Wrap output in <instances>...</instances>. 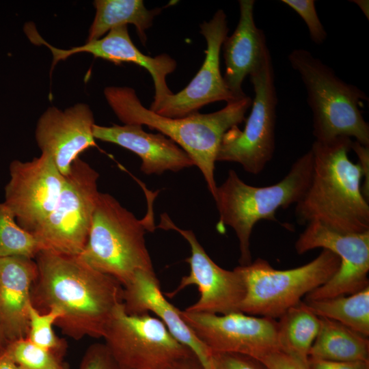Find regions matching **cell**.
Segmentation results:
<instances>
[{"label":"cell","instance_id":"1","mask_svg":"<svg viewBox=\"0 0 369 369\" xmlns=\"http://www.w3.org/2000/svg\"><path fill=\"white\" fill-rule=\"evenodd\" d=\"M34 260L38 275L31 289L32 305L41 313L58 309L62 315L55 325L72 339L102 338L123 303V286L79 255L42 249Z\"/></svg>","mask_w":369,"mask_h":369},{"label":"cell","instance_id":"2","mask_svg":"<svg viewBox=\"0 0 369 369\" xmlns=\"http://www.w3.org/2000/svg\"><path fill=\"white\" fill-rule=\"evenodd\" d=\"M352 141L347 137L314 141L312 178L295 207L300 223L318 221L342 233L369 231L368 200L361 190L363 172L348 156Z\"/></svg>","mask_w":369,"mask_h":369},{"label":"cell","instance_id":"3","mask_svg":"<svg viewBox=\"0 0 369 369\" xmlns=\"http://www.w3.org/2000/svg\"><path fill=\"white\" fill-rule=\"evenodd\" d=\"M107 101L124 124L146 125L174 141L192 159L202 174L213 197L217 184L215 167L224 134L245 120L252 100L245 96L227 102L223 109L210 113H195L183 118L161 115L145 107L135 91L128 87H107Z\"/></svg>","mask_w":369,"mask_h":369},{"label":"cell","instance_id":"4","mask_svg":"<svg viewBox=\"0 0 369 369\" xmlns=\"http://www.w3.org/2000/svg\"><path fill=\"white\" fill-rule=\"evenodd\" d=\"M312 169L310 149L293 163L280 181L271 185H249L234 170H229L213 197L219 217L217 228L223 232L228 226L234 231L238 241L241 266L252 262L250 238L255 224L262 219L277 221V209L297 204L309 187Z\"/></svg>","mask_w":369,"mask_h":369},{"label":"cell","instance_id":"5","mask_svg":"<svg viewBox=\"0 0 369 369\" xmlns=\"http://www.w3.org/2000/svg\"><path fill=\"white\" fill-rule=\"evenodd\" d=\"M288 59L305 88L315 140L353 137L369 146V125L360 110L368 100L366 94L339 78L331 67L308 50L294 49Z\"/></svg>","mask_w":369,"mask_h":369},{"label":"cell","instance_id":"6","mask_svg":"<svg viewBox=\"0 0 369 369\" xmlns=\"http://www.w3.org/2000/svg\"><path fill=\"white\" fill-rule=\"evenodd\" d=\"M111 195L99 193L86 244L79 255L123 286L138 271L154 273L146 247L149 229Z\"/></svg>","mask_w":369,"mask_h":369},{"label":"cell","instance_id":"7","mask_svg":"<svg viewBox=\"0 0 369 369\" xmlns=\"http://www.w3.org/2000/svg\"><path fill=\"white\" fill-rule=\"evenodd\" d=\"M340 265L339 256L325 249L308 263L288 270L275 269L260 258L248 265H239L234 269L245 286L240 312L279 318L303 296L327 282Z\"/></svg>","mask_w":369,"mask_h":369},{"label":"cell","instance_id":"8","mask_svg":"<svg viewBox=\"0 0 369 369\" xmlns=\"http://www.w3.org/2000/svg\"><path fill=\"white\" fill-rule=\"evenodd\" d=\"M102 338L120 369H172L194 355L158 318L148 312L128 314L123 303L114 310Z\"/></svg>","mask_w":369,"mask_h":369},{"label":"cell","instance_id":"9","mask_svg":"<svg viewBox=\"0 0 369 369\" xmlns=\"http://www.w3.org/2000/svg\"><path fill=\"white\" fill-rule=\"evenodd\" d=\"M249 77L254 91L251 113L243 131L235 126L224 134L216 161L236 163L257 175L272 159L275 148L277 97L270 51Z\"/></svg>","mask_w":369,"mask_h":369},{"label":"cell","instance_id":"10","mask_svg":"<svg viewBox=\"0 0 369 369\" xmlns=\"http://www.w3.org/2000/svg\"><path fill=\"white\" fill-rule=\"evenodd\" d=\"M98 178L87 162L79 158L73 163L54 210L33 234L42 249L81 254L100 193Z\"/></svg>","mask_w":369,"mask_h":369},{"label":"cell","instance_id":"11","mask_svg":"<svg viewBox=\"0 0 369 369\" xmlns=\"http://www.w3.org/2000/svg\"><path fill=\"white\" fill-rule=\"evenodd\" d=\"M158 228L178 232L191 249V256L186 259L189 264V274L182 277L177 288L166 295L174 297L186 287L195 285L200 298L184 311L215 314L240 312L245 295V286L241 275L234 269L228 271L217 265L205 251L193 232L177 226L166 213L161 215Z\"/></svg>","mask_w":369,"mask_h":369},{"label":"cell","instance_id":"12","mask_svg":"<svg viewBox=\"0 0 369 369\" xmlns=\"http://www.w3.org/2000/svg\"><path fill=\"white\" fill-rule=\"evenodd\" d=\"M307 224L295 242L296 252L328 249L339 256L340 265L327 282L306 295L305 300L352 295L369 286V231L342 233L318 221Z\"/></svg>","mask_w":369,"mask_h":369},{"label":"cell","instance_id":"13","mask_svg":"<svg viewBox=\"0 0 369 369\" xmlns=\"http://www.w3.org/2000/svg\"><path fill=\"white\" fill-rule=\"evenodd\" d=\"M180 313L212 352L236 353L260 359L280 351L276 319L241 312L215 314L180 310Z\"/></svg>","mask_w":369,"mask_h":369},{"label":"cell","instance_id":"14","mask_svg":"<svg viewBox=\"0 0 369 369\" xmlns=\"http://www.w3.org/2000/svg\"><path fill=\"white\" fill-rule=\"evenodd\" d=\"M9 172L3 202L19 226L33 234L54 210L65 176L43 154L29 161H12Z\"/></svg>","mask_w":369,"mask_h":369},{"label":"cell","instance_id":"15","mask_svg":"<svg viewBox=\"0 0 369 369\" xmlns=\"http://www.w3.org/2000/svg\"><path fill=\"white\" fill-rule=\"evenodd\" d=\"M200 27L206 42L204 61L191 82L179 92L168 96L154 111L161 115L183 118L197 113L209 103L222 100L227 103L236 99L226 86L220 70L221 46L228 33L226 13L218 10Z\"/></svg>","mask_w":369,"mask_h":369},{"label":"cell","instance_id":"16","mask_svg":"<svg viewBox=\"0 0 369 369\" xmlns=\"http://www.w3.org/2000/svg\"><path fill=\"white\" fill-rule=\"evenodd\" d=\"M92 110L78 103L64 111L49 107L39 118L35 138L41 154L49 156L64 176L81 153L96 146Z\"/></svg>","mask_w":369,"mask_h":369},{"label":"cell","instance_id":"17","mask_svg":"<svg viewBox=\"0 0 369 369\" xmlns=\"http://www.w3.org/2000/svg\"><path fill=\"white\" fill-rule=\"evenodd\" d=\"M45 46L53 55L52 68L59 61L79 53H88L115 64L133 63L143 67L148 71L154 82L155 94L148 108L152 111H155L168 96L174 94L166 83V77L176 70L177 64L175 59L166 53L156 57L142 53L131 40L126 25L111 29L107 36L98 40L69 49H57L49 43Z\"/></svg>","mask_w":369,"mask_h":369},{"label":"cell","instance_id":"18","mask_svg":"<svg viewBox=\"0 0 369 369\" xmlns=\"http://www.w3.org/2000/svg\"><path fill=\"white\" fill-rule=\"evenodd\" d=\"M123 288V304L128 314L151 312L178 342L193 352L204 369H212V351L184 322L180 310L166 299L154 273L138 271Z\"/></svg>","mask_w":369,"mask_h":369},{"label":"cell","instance_id":"19","mask_svg":"<svg viewBox=\"0 0 369 369\" xmlns=\"http://www.w3.org/2000/svg\"><path fill=\"white\" fill-rule=\"evenodd\" d=\"M95 139L123 147L141 159L140 170L146 175H160L165 172H179L195 166L191 156L174 141L159 133H149L139 124H94Z\"/></svg>","mask_w":369,"mask_h":369},{"label":"cell","instance_id":"20","mask_svg":"<svg viewBox=\"0 0 369 369\" xmlns=\"http://www.w3.org/2000/svg\"><path fill=\"white\" fill-rule=\"evenodd\" d=\"M238 4L237 26L221 46L226 64L223 81L236 99L246 96L242 88L245 78L260 67L269 51L264 31L255 23V1L240 0Z\"/></svg>","mask_w":369,"mask_h":369},{"label":"cell","instance_id":"21","mask_svg":"<svg viewBox=\"0 0 369 369\" xmlns=\"http://www.w3.org/2000/svg\"><path fill=\"white\" fill-rule=\"evenodd\" d=\"M37 275L33 258H0V325L8 344L27 338L31 289Z\"/></svg>","mask_w":369,"mask_h":369},{"label":"cell","instance_id":"22","mask_svg":"<svg viewBox=\"0 0 369 369\" xmlns=\"http://www.w3.org/2000/svg\"><path fill=\"white\" fill-rule=\"evenodd\" d=\"M96 14L89 30L87 42L98 40L111 29L133 25L138 36L146 46V31L153 24L154 17L162 8L148 10L142 0H96Z\"/></svg>","mask_w":369,"mask_h":369},{"label":"cell","instance_id":"23","mask_svg":"<svg viewBox=\"0 0 369 369\" xmlns=\"http://www.w3.org/2000/svg\"><path fill=\"white\" fill-rule=\"evenodd\" d=\"M320 329L310 348L309 359L369 361V339L333 320L320 318Z\"/></svg>","mask_w":369,"mask_h":369},{"label":"cell","instance_id":"24","mask_svg":"<svg viewBox=\"0 0 369 369\" xmlns=\"http://www.w3.org/2000/svg\"><path fill=\"white\" fill-rule=\"evenodd\" d=\"M320 325V318L303 301L290 308L277 321V341L280 351L309 364V353Z\"/></svg>","mask_w":369,"mask_h":369},{"label":"cell","instance_id":"25","mask_svg":"<svg viewBox=\"0 0 369 369\" xmlns=\"http://www.w3.org/2000/svg\"><path fill=\"white\" fill-rule=\"evenodd\" d=\"M303 302L319 318L337 321L368 338L369 286L352 295Z\"/></svg>","mask_w":369,"mask_h":369},{"label":"cell","instance_id":"26","mask_svg":"<svg viewBox=\"0 0 369 369\" xmlns=\"http://www.w3.org/2000/svg\"><path fill=\"white\" fill-rule=\"evenodd\" d=\"M42 249L34 235L20 227L8 207L0 202V258L23 256L34 259Z\"/></svg>","mask_w":369,"mask_h":369},{"label":"cell","instance_id":"27","mask_svg":"<svg viewBox=\"0 0 369 369\" xmlns=\"http://www.w3.org/2000/svg\"><path fill=\"white\" fill-rule=\"evenodd\" d=\"M62 315V312L56 308L41 313L31 303L29 308V329L27 338L36 345L63 358L66 342L57 337L53 329V325Z\"/></svg>","mask_w":369,"mask_h":369},{"label":"cell","instance_id":"28","mask_svg":"<svg viewBox=\"0 0 369 369\" xmlns=\"http://www.w3.org/2000/svg\"><path fill=\"white\" fill-rule=\"evenodd\" d=\"M7 350L16 364L27 369H63L67 365L63 358L27 338L10 342Z\"/></svg>","mask_w":369,"mask_h":369},{"label":"cell","instance_id":"29","mask_svg":"<svg viewBox=\"0 0 369 369\" xmlns=\"http://www.w3.org/2000/svg\"><path fill=\"white\" fill-rule=\"evenodd\" d=\"M303 20L308 27L310 37L316 44H323L327 33L320 20L314 0H282Z\"/></svg>","mask_w":369,"mask_h":369},{"label":"cell","instance_id":"30","mask_svg":"<svg viewBox=\"0 0 369 369\" xmlns=\"http://www.w3.org/2000/svg\"><path fill=\"white\" fill-rule=\"evenodd\" d=\"M212 369H269L257 359L236 353L212 352Z\"/></svg>","mask_w":369,"mask_h":369},{"label":"cell","instance_id":"31","mask_svg":"<svg viewBox=\"0 0 369 369\" xmlns=\"http://www.w3.org/2000/svg\"><path fill=\"white\" fill-rule=\"evenodd\" d=\"M79 369H120L105 344L96 343L85 353Z\"/></svg>","mask_w":369,"mask_h":369},{"label":"cell","instance_id":"32","mask_svg":"<svg viewBox=\"0 0 369 369\" xmlns=\"http://www.w3.org/2000/svg\"><path fill=\"white\" fill-rule=\"evenodd\" d=\"M258 360L269 369H309V364L281 351L271 352Z\"/></svg>","mask_w":369,"mask_h":369},{"label":"cell","instance_id":"33","mask_svg":"<svg viewBox=\"0 0 369 369\" xmlns=\"http://www.w3.org/2000/svg\"><path fill=\"white\" fill-rule=\"evenodd\" d=\"M351 150L357 154L364 175V183L361 190L364 197L368 200L369 197V146H364L357 141H353Z\"/></svg>","mask_w":369,"mask_h":369},{"label":"cell","instance_id":"34","mask_svg":"<svg viewBox=\"0 0 369 369\" xmlns=\"http://www.w3.org/2000/svg\"><path fill=\"white\" fill-rule=\"evenodd\" d=\"M309 369H369V361H336L309 359Z\"/></svg>","mask_w":369,"mask_h":369},{"label":"cell","instance_id":"35","mask_svg":"<svg viewBox=\"0 0 369 369\" xmlns=\"http://www.w3.org/2000/svg\"><path fill=\"white\" fill-rule=\"evenodd\" d=\"M172 369H204L197 357L193 355L178 361Z\"/></svg>","mask_w":369,"mask_h":369},{"label":"cell","instance_id":"36","mask_svg":"<svg viewBox=\"0 0 369 369\" xmlns=\"http://www.w3.org/2000/svg\"><path fill=\"white\" fill-rule=\"evenodd\" d=\"M0 369H20L7 350V346L0 351Z\"/></svg>","mask_w":369,"mask_h":369},{"label":"cell","instance_id":"37","mask_svg":"<svg viewBox=\"0 0 369 369\" xmlns=\"http://www.w3.org/2000/svg\"><path fill=\"white\" fill-rule=\"evenodd\" d=\"M355 2V4L358 5L362 12L365 14L367 18H369V9H368V1L366 0H355L351 1Z\"/></svg>","mask_w":369,"mask_h":369},{"label":"cell","instance_id":"38","mask_svg":"<svg viewBox=\"0 0 369 369\" xmlns=\"http://www.w3.org/2000/svg\"><path fill=\"white\" fill-rule=\"evenodd\" d=\"M8 344V342L5 338L2 329L0 325V351L5 348Z\"/></svg>","mask_w":369,"mask_h":369},{"label":"cell","instance_id":"39","mask_svg":"<svg viewBox=\"0 0 369 369\" xmlns=\"http://www.w3.org/2000/svg\"><path fill=\"white\" fill-rule=\"evenodd\" d=\"M20 369H27V368L20 366ZM63 369H70V368H69L68 365L67 364Z\"/></svg>","mask_w":369,"mask_h":369}]
</instances>
